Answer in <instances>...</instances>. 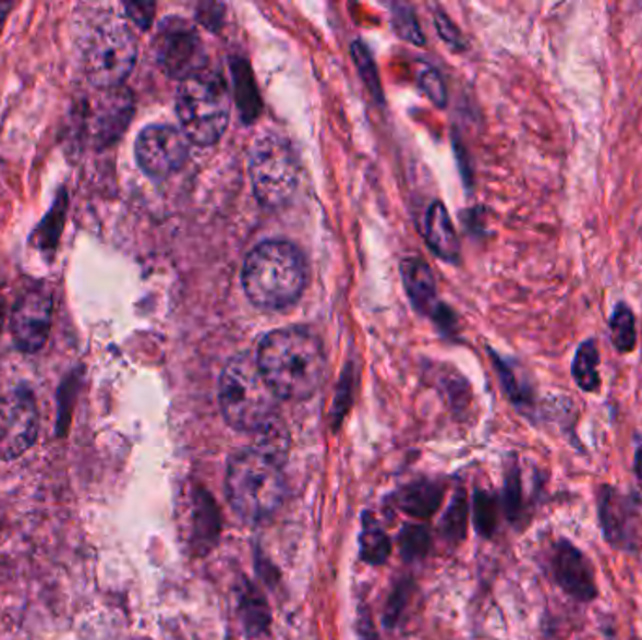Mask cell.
<instances>
[{
    "mask_svg": "<svg viewBox=\"0 0 642 640\" xmlns=\"http://www.w3.org/2000/svg\"><path fill=\"white\" fill-rule=\"evenodd\" d=\"M436 23H438L439 34H441V36H444L447 41H451V44H459V34H457V31H455L453 25L447 21L446 15H436Z\"/></svg>",
    "mask_w": 642,
    "mask_h": 640,
    "instance_id": "29",
    "label": "cell"
},
{
    "mask_svg": "<svg viewBox=\"0 0 642 640\" xmlns=\"http://www.w3.org/2000/svg\"><path fill=\"white\" fill-rule=\"evenodd\" d=\"M504 507H506L507 519L511 522H519L524 517L521 473H519L517 466H511V470H507Z\"/></svg>",
    "mask_w": 642,
    "mask_h": 640,
    "instance_id": "26",
    "label": "cell"
},
{
    "mask_svg": "<svg viewBox=\"0 0 642 640\" xmlns=\"http://www.w3.org/2000/svg\"><path fill=\"white\" fill-rule=\"evenodd\" d=\"M135 160L153 179H168L189 160V137L168 124H150L135 140Z\"/></svg>",
    "mask_w": 642,
    "mask_h": 640,
    "instance_id": "11",
    "label": "cell"
},
{
    "mask_svg": "<svg viewBox=\"0 0 642 640\" xmlns=\"http://www.w3.org/2000/svg\"><path fill=\"white\" fill-rule=\"evenodd\" d=\"M239 613L243 618L244 629L251 635L264 633L269 627L270 614L265 597L256 587L244 584L241 601H239Z\"/></svg>",
    "mask_w": 642,
    "mask_h": 640,
    "instance_id": "21",
    "label": "cell"
},
{
    "mask_svg": "<svg viewBox=\"0 0 642 640\" xmlns=\"http://www.w3.org/2000/svg\"><path fill=\"white\" fill-rule=\"evenodd\" d=\"M53 322V297L46 288H34L20 297L12 312V338L17 350L36 353L48 345Z\"/></svg>",
    "mask_w": 642,
    "mask_h": 640,
    "instance_id": "13",
    "label": "cell"
},
{
    "mask_svg": "<svg viewBox=\"0 0 642 640\" xmlns=\"http://www.w3.org/2000/svg\"><path fill=\"white\" fill-rule=\"evenodd\" d=\"M402 278H404L405 291L413 303L421 311H428L436 304V282L433 273L421 259H405L402 263Z\"/></svg>",
    "mask_w": 642,
    "mask_h": 640,
    "instance_id": "17",
    "label": "cell"
},
{
    "mask_svg": "<svg viewBox=\"0 0 642 640\" xmlns=\"http://www.w3.org/2000/svg\"><path fill=\"white\" fill-rule=\"evenodd\" d=\"M132 96L124 88L98 90L83 111V134L93 147H108L121 137L132 117Z\"/></svg>",
    "mask_w": 642,
    "mask_h": 640,
    "instance_id": "12",
    "label": "cell"
},
{
    "mask_svg": "<svg viewBox=\"0 0 642 640\" xmlns=\"http://www.w3.org/2000/svg\"><path fill=\"white\" fill-rule=\"evenodd\" d=\"M218 393L223 418L237 431L264 432L277 425L280 398L267 384L251 353H239L228 361Z\"/></svg>",
    "mask_w": 642,
    "mask_h": 640,
    "instance_id": "4",
    "label": "cell"
},
{
    "mask_svg": "<svg viewBox=\"0 0 642 640\" xmlns=\"http://www.w3.org/2000/svg\"><path fill=\"white\" fill-rule=\"evenodd\" d=\"M423 233L426 243L446 262H455L459 257V239L455 233L453 222L447 215L441 203H433L425 213Z\"/></svg>",
    "mask_w": 642,
    "mask_h": 640,
    "instance_id": "16",
    "label": "cell"
},
{
    "mask_svg": "<svg viewBox=\"0 0 642 640\" xmlns=\"http://www.w3.org/2000/svg\"><path fill=\"white\" fill-rule=\"evenodd\" d=\"M12 2H0V31L4 27V21H7L8 12L12 10Z\"/></svg>",
    "mask_w": 642,
    "mask_h": 640,
    "instance_id": "31",
    "label": "cell"
},
{
    "mask_svg": "<svg viewBox=\"0 0 642 640\" xmlns=\"http://www.w3.org/2000/svg\"><path fill=\"white\" fill-rule=\"evenodd\" d=\"M473 524L483 538H490L498 526V499L487 491L473 496Z\"/></svg>",
    "mask_w": 642,
    "mask_h": 640,
    "instance_id": "24",
    "label": "cell"
},
{
    "mask_svg": "<svg viewBox=\"0 0 642 640\" xmlns=\"http://www.w3.org/2000/svg\"><path fill=\"white\" fill-rule=\"evenodd\" d=\"M38 406L27 387L0 398V460L20 459L38 438Z\"/></svg>",
    "mask_w": 642,
    "mask_h": 640,
    "instance_id": "10",
    "label": "cell"
},
{
    "mask_svg": "<svg viewBox=\"0 0 642 640\" xmlns=\"http://www.w3.org/2000/svg\"><path fill=\"white\" fill-rule=\"evenodd\" d=\"M231 98L222 75L203 70L181 83L177 93V116L189 142L210 147L228 129Z\"/></svg>",
    "mask_w": 642,
    "mask_h": 640,
    "instance_id": "5",
    "label": "cell"
},
{
    "mask_svg": "<svg viewBox=\"0 0 642 640\" xmlns=\"http://www.w3.org/2000/svg\"><path fill=\"white\" fill-rule=\"evenodd\" d=\"M468 502L464 493H459V496H455L451 506L447 509L444 522H441V532L446 535L447 540L451 543H459L468 528Z\"/></svg>",
    "mask_w": 642,
    "mask_h": 640,
    "instance_id": "25",
    "label": "cell"
},
{
    "mask_svg": "<svg viewBox=\"0 0 642 640\" xmlns=\"http://www.w3.org/2000/svg\"><path fill=\"white\" fill-rule=\"evenodd\" d=\"M571 376H573V382L581 391L597 393L602 389L599 351H597L594 338L584 340L574 351Z\"/></svg>",
    "mask_w": 642,
    "mask_h": 640,
    "instance_id": "18",
    "label": "cell"
},
{
    "mask_svg": "<svg viewBox=\"0 0 642 640\" xmlns=\"http://www.w3.org/2000/svg\"><path fill=\"white\" fill-rule=\"evenodd\" d=\"M158 67L173 77L186 82L202 74L207 67V49L196 27L181 17L163 21L155 38Z\"/></svg>",
    "mask_w": 642,
    "mask_h": 640,
    "instance_id": "8",
    "label": "cell"
},
{
    "mask_svg": "<svg viewBox=\"0 0 642 640\" xmlns=\"http://www.w3.org/2000/svg\"><path fill=\"white\" fill-rule=\"evenodd\" d=\"M610 340L618 353H631L637 348V319L628 303H616L610 314Z\"/></svg>",
    "mask_w": 642,
    "mask_h": 640,
    "instance_id": "22",
    "label": "cell"
},
{
    "mask_svg": "<svg viewBox=\"0 0 642 640\" xmlns=\"http://www.w3.org/2000/svg\"><path fill=\"white\" fill-rule=\"evenodd\" d=\"M400 546L405 558H421L428 551V532L423 526H408L400 535Z\"/></svg>",
    "mask_w": 642,
    "mask_h": 640,
    "instance_id": "27",
    "label": "cell"
},
{
    "mask_svg": "<svg viewBox=\"0 0 642 640\" xmlns=\"http://www.w3.org/2000/svg\"><path fill=\"white\" fill-rule=\"evenodd\" d=\"M68 196L64 190H61V196L54 200V205L49 210L46 218L41 220L40 226L34 231L31 237V244L41 252L54 254V250L59 246V239H61L62 230H64V222H66Z\"/></svg>",
    "mask_w": 642,
    "mask_h": 640,
    "instance_id": "19",
    "label": "cell"
},
{
    "mask_svg": "<svg viewBox=\"0 0 642 640\" xmlns=\"http://www.w3.org/2000/svg\"><path fill=\"white\" fill-rule=\"evenodd\" d=\"M277 442V425L269 426L262 444L235 452L228 464V498L237 515L249 522L270 519L284 502L286 478Z\"/></svg>",
    "mask_w": 642,
    "mask_h": 640,
    "instance_id": "1",
    "label": "cell"
},
{
    "mask_svg": "<svg viewBox=\"0 0 642 640\" xmlns=\"http://www.w3.org/2000/svg\"><path fill=\"white\" fill-rule=\"evenodd\" d=\"M252 189L259 203L278 209L299 186V162L290 142L278 134L257 137L251 150Z\"/></svg>",
    "mask_w": 642,
    "mask_h": 640,
    "instance_id": "7",
    "label": "cell"
},
{
    "mask_svg": "<svg viewBox=\"0 0 642 640\" xmlns=\"http://www.w3.org/2000/svg\"><path fill=\"white\" fill-rule=\"evenodd\" d=\"M389 554H391V541L387 538V533L372 515H366L363 520V532H361V558L372 566H379L389 558Z\"/></svg>",
    "mask_w": 642,
    "mask_h": 640,
    "instance_id": "23",
    "label": "cell"
},
{
    "mask_svg": "<svg viewBox=\"0 0 642 640\" xmlns=\"http://www.w3.org/2000/svg\"><path fill=\"white\" fill-rule=\"evenodd\" d=\"M597 515L603 538L616 551H637L642 543L641 499L613 485L597 491Z\"/></svg>",
    "mask_w": 642,
    "mask_h": 640,
    "instance_id": "9",
    "label": "cell"
},
{
    "mask_svg": "<svg viewBox=\"0 0 642 640\" xmlns=\"http://www.w3.org/2000/svg\"><path fill=\"white\" fill-rule=\"evenodd\" d=\"M243 286L257 309H288L303 295L306 286L303 252L286 241L257 244L244 262Z\"/></svg>",
    "mask_w": 642,
    "mask_h": 640,
    "instance_id": "3",
    "label": "cell"
},
{
    "mask_svg": "<svg viewBox=\"0 0 642 640\" xmlns=\"http://www.w3.org/2000/svg\"><path fill=\"white\" fill-rule=\"evenodd\" d=\"M633 472H635L637 483L642 488V447L635 451V460H633Z\"/></svg>",
    "mask_w": 642,
    "mask_h": 640,
    "instance_id": "30",
    "label": "cell"
},
{
    "mask_svg": "<svg viewBox=\"0 0 642 640\" xmlns=\"http://www.w3.org/2000/svg\"><path fill=\"white\" fill-rule=\"evenodd\" d=\"M220 535V511L215 499L203 488H197L192 511V545L197 554H207Z\"/></svg>",
    "mask_w": 642,
    "mask_h": 640,
    "instance_id": "15",
    "label": "cell"
},
{
    "mask_svg": "<svg viewBox=\"0 0 642 640\" xmlns=\"http://www.w3.org/2000/svg\"><path fill=\"white\" fill-rule=\"evenodd\" d=\"M256 361L280 400L311 398L327 374L324 346L314 333L303 327L265 335L257 348Z\"/></svg>",
    "mask_w": 642,
    "mask_h": 640,
    "instance_id": "2",
    "label": "cell"
},
{
    "mask_svg": "<svg viewBox=\"0 0 642 640\" xmlns=\"http://www.w3.org/2000/svg\"><path fill=\"white\" fill-rule=\"evenodd\" d=\"M550 566L556 584L573 600L581 603L597 600L599 588L595 582L594 566L574 543L569 540L556 541Z\"/></svg>",
    "mask_w": 642,
    "mask_h": 640,
    "instance_id": "14",
    "label": "cell"
},
{
    "mask_svg": "<svg viewBox=\"0 0 642 640\" xmlns=\"http://www.w3.org/2000/svg\"><path fill=\"white\" fill-rule=\"evenodd\" d=\"M137 61V40L126 23L100 21L88 31L82 46L85 75L98 90L119 88L129 80Z\"/></svg>",
    "mask_w": 642,
    "mask_h": 640,
    "instance_id": "6",
    "label": "cell"
},
{
    "mask_svg": "<svg viewBox=\"0 0 642 640\" xmlns=\"http://www.w3.org/2000/svg\"><path fill=\"white\" fill-rule=\"evenodd\" d=\"M439 502H441V488L431 481H421V483L405 486L399 496L400 509L421 519L431 517L438 509Z\"/></svg>",
    "mask_w": 642,
    "mask_h": 640,
    "instance_id": "20",
    "label": "cell"
},
{
    "mask_svg": "<svg viewBox=\"0 0 642 640\" xmlns=\"http://www.w3.org/2000/svg\"><path fill=\"white\" fill-rule=\"evenodd\" d=\"M417 82L421 88L425 90V95L436 104V106H444L446 104V87L439 77L438 70H434L428 64H421L420 72H417Z\"/></svg>",
    "mask_w": 642,
    "mask_h": 640,
    "instance_id": "28",
    "label": "cell"
}]
</instances>
